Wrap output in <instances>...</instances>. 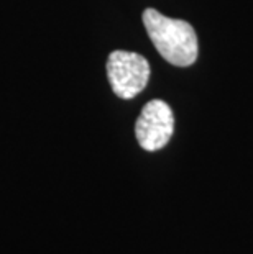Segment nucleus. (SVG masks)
I'll list each match as a JSON object with an SVG mask.
<instances>
[{
    "instance_id": "obj_1",
    "label": "nucleus",
    "mask_w": 253,
    "mask_h": 254,
    "mask_svg": "<svg viewBox=\"0 0 253 254\" xmlns=\"http://www.w3.org/2000/svg\"><path fill=\"white\" fill-rule=\"evenodd\" d=\"M143 25L161 58L177 67L194 64L199 45L196 31L187 21L168 18L158 10L147 8L143 12Z\"/></svg>"
},
{
    "instance_id": "obj_2",
    "label": "nucleus",
    "mask_w": 253,
    "mask_h": 254,
    "mask_svg": "<svg viewBox=\"0 0 253 254\" xmlns=\"http://www.w3.org/2000/svg\"><path fill=\"white\" fill-rule=\"evenodd\" d=\"M107 75L114 94L130 100L148 85L150 64L138 53L117 50L107 59Z\"/></svg>"
},
{
    "instance_id": "obj_3",
    "label": "nucleus",
    "mask_w": 253,
    "mask_h": 254,
    "mask_svg": "<svg viewBox=\"0 0 253 254\" xmlns=\"http://www.w3.org/2000/svg\"><path fill=\"white\" fill-rule=\"evenodd\" d=\"M174 133V113L163 100H150L140 113L135 134L145 151L165 148Z\"/></svg>"
}]
</instances>
